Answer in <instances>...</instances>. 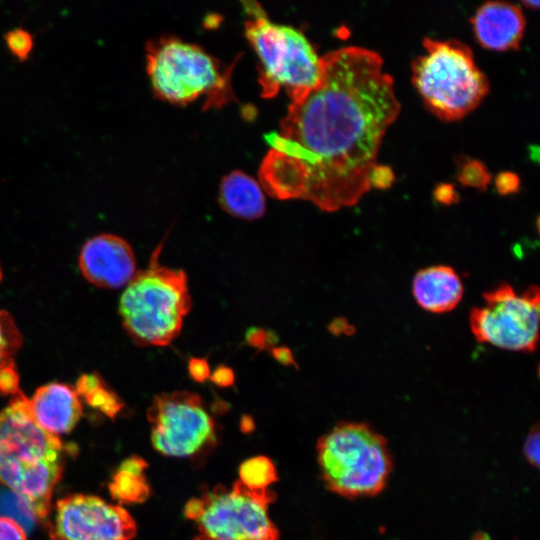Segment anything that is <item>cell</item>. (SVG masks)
I'll list each match as a JSON object with an SVG mask.
<instances>
[{"label": "cell", "instance_id": "obj_16", "mask_svg": "<svg viewBox=\"0 0 540 540\" xmlns=\"http://www.w3.org/2000/svg\"><path fill=\"white\" fill-rule=\"evenodd\" d=\"M218 200L227 213L246 220L259 219L266 210L261 184L241 170H233L221 179Z\"/></svg>", "mask_w": 540, "mask_h": 540}, {"label": "cell", "instance_id": "obj_29", "mask_svg": "<svg viewBox=\"0 0 540 540\" xmlns=\"http://www.w3.org/2000/svg\"><path fill=\"white\" fill-rule=\"evenodd\" d=\"M435 199L445 205H451L458 200V195L451 184H440L434 191Z\"/></svg>", "mask_w": 540, "mask_h": 540}, {"label": "cell", "instance_id": "obj_24", "mask_svg": "<svg viewBox=\"0 0 540 540\" xmlns=\"http://www.w3.org/2000/svg\"><path fill=\"white\" fill-rule=\"evenodd\" d=\"M18 390H20L19 376L12 361L0 369V392L13 395Z\"/></svg>", "mask_w": 540, "mask_h": 540}, {"label": "cell", "instance_id": "obj_20", "mask_svg": "<svg viewBox=\"0 0 540 540\" xmlns=\"http://www.w3.org/2000/svg\"><path fill=\"white\" fill-rule=\"evenodd\" d=\"M22 342L21 333L12 316L0 310V369L13 361Z\"/></svg>", "mask_w": 540, "mask_h": 540}, {"label": "cell", "instance_id": "obj_4", "mask_svg": "<svg viewBox=\"0 0 540 540\" xmlns=\"http://www.w3.org/2000/svg\"><path fill=\"white\" fill-rule=\"evenodd\" d=\"M245 36L260 60L261 96L272 98L284 87L291 102L316 87L321 58L298 29L272 22L256 1H244Z\"/></svg>", "mask_w": 540, "mask_h": 540}, {"label": "cell", "instance_id": "obj_31", "mask_svg": "<svg viewBox=\"0 0 540 540\" xmlns=\"http://www.w3.org/2000/svg\"><path fill=\"white\" fill-rule=\"evenodd\" d=\"M247 339L251 345L263 348L271 342L272 336H269V333L262 329H252L247 334Z\"/></svg>", "mask_w": 540, "mask_h": 540}, {"label": "cell", "instance_id": "obj_28", "mask_svg": "<svg viewBox=\"0 0 540 540\" xmlns=\"http://www.w3.org/2000/svg\"><path fill=\"white\" fill-rule=\"evenodd\" d=\"M190 376L195 380L202 382L210 376L209 365L206 360L200 358H192L188 364Z\"/></svg>", "mask_w": 540, "mask_h": 540}, {"label": "cell", "instance_id": "obj_18", "mask_svg": "<svg viewBox=\"0 0 540 540\" xmlns=\"http://www.w3.org/2000/svg\"><path fill=\"white\" fill-rule=\"evenodd\" d=\"M79 397L93 408L109 417H114L122 409L123 403L101 377L95 374L82 375L75 387Z\"/></svg>", "mask_w": 540, "mask_h": 540}, {"label": "cell", "instance_id": "obj_21", "mask_svg": "<svg viewBox=\"0 0 540 540\" xmlns=\"http://www.w3.org/2000/svg\"><path fill=\"white\" fill-rule=\"evenodd\" d=\"M10 53L21 61L26 60L34 46L33 35L23 28H13L4 35Z\"/></svg>", "mask_w": 540, "mask_h": 540}, {"label": "cell", "instance_id": "obj_19", "mask_svg": "<svg viewBox=\"0 0 540 540\" xmlns=\"http://www.w3.org/2000/svg\"><path fill=\"white\" fill-rule=\"evenodd\" d=\"M240 481L252 489H266L277 480V473L272 461L265 456L246 460L239 469Z\"/></svg>", "mask_w": 540, "mask_h": 540}, {"label": "cell", "instance_id": "obj_5", "mask_svg": "<svg viewBox=\"0 0 540 540\" xmlns=\"http://www.w3.org/2000/svg\"><path fill=\"white\" fill-rule=\"evenodd\" d=\"M191 304L185 272L159 265L154 256L126 285L119 313L138 345L166 346L180 334Z\"/></svg>", "mask_w": 540, "mask_h": 540}, {"label": "cell", "instance_id": "obj_23", "mask_svg": "<svg viewBox=\"0 0 540 540\" xmlns=\"http://www.w3.org/2000/svg\"><path fill=\"white\" fill-rule=\"evenodd\" d=\"M523 454L530 465L538 467L540 456V432L538 424L533 426L526 435L523 444Z\"/></svg>", "mask_w": 540, "mask_h": 540}, {"label": "cell", "instance_id": "obj_7", "mask_svg": "<svg viewBox=\"0 0 540 540\" xmlns=\"http://www.w3.org/2000/svg\"><path fill=\"white\" fill-rule=\"evenodd\" d=\"M425 53L412 64V83L427 108L444 121L473 111L489 91L486 75L473 52L458 40H423Z\"/></svg>", "mask_w": 540, "mask_h": 540}, {"label": "cell", "instance_id": "obj_22", "mask_svg": "<svg viewBox=\"0 0 540 540\" xmlns=\"http://www.w3.org/2000/svg\"><path fill=\"white\" fill-rule=\"evenodd\" d=\"M458 180L464 186L485 189L488 186L491 177L482 162L478 160H469L460 169Z\"/></svg>", "mask_w": 540, "mask_h": 540}, {"label": "cell", "instance_id": "obj_1", "mask_svg": "<svg viewBox=\"0 0 540 540\" xmlns=\"http://www.w3.org/2000/svg\"><path fill=\"white\" fill-rule=\"evenodd\" d=\"M320 58L318 85L291 102L279 130L265 135L269 151L259 178L274 198L334 212L370 190L369 174L400 103L378 53L349 46Z\"/></svg>", "mask_w": 540, "mask_h": 540}, {"label": "cell", "instance_id": "obj_32", "mask_svg": "<svg viewBox=\"0 0 540 540\" xmlns=\"http://www.w3.org/2000/svg\"><path fill=\"white\" fill-rule=\"evenodd\" d=\"M273 356L284 365H291L294 362L291 351L286 347L274 348Z\"/></svg>", "mask_w": 540, "mask_h": 540}, {"label": "cell", "instance_id": "obj_17", "mask_svg": "<svg viewBox=\"0 0 540 540\" xmlns=\"http://www.w3.org/2000/svg\"><path fill=\"white\" fill-rule=\"evenodd\" d=\"M147 464L138 457L123 462L110 483L111 494L122 502H142L149 495V486L143 474Z\"/></svg>", "mask_w": 540, "mask_h": 540}, {"label": "cell", "instance_id": "obj_10", "mask_svg": "<svg viewBox=\"0 0 540 540\" xmlns=\"http://www.w3.org/2000/svg\"><path fill=\"white\" fill-rule=\"evenodd\" d=\"M147 418L152 444L165 456H193L216 441L215 422L195 393L174 391L156 395Z\"/></svg>", "mask_w": 540, "mask_h": 540}, {"label": "cell", "instance_id": "obj_27", "mask_svg": "<svg viewBox=\"0 0 540 540\" xmlns=\"http://www.w3.org/2000/svg\"><path fill=\"white\" fill-rule=\"evenodd\" d=\"M495 185L500 194L507 195L515 193L518 190L520 180L519 177L512 172H502L497 176Z\"/></svg>", "mask_w": 540, "mask_h": 540}, {"label": "cell", "instance_id": "obj_2", "mask_svg": "<svg viewBox=\"0 0 540 540\" xmlns=\"http://www.w3.org/2000/svg\"><path fill=\"white\" fill-rule=\"evenodd\" d=\"M65 458L60 438L33 420L28 398L18 390L0 413V483L37 520L46 521L49 516Z\"/></svg>", "mask_w": 540, "mask_h": 540}, {"label": "cell", "instance_id": "obj_26", "mask_svg": "<svg viewBox=\"0 0 540 540\" xmlns=\"http://www.w3.org/2000/svg\"><path fill=\"white\" fill-rule=\"evenodd\" d=\"M370 189H386L390 187L394 181V173L390 167L376 164L369 174Z\"/></svg>", "mask_w": 540, "mask_h": 540}, {"label": "cell", "instance_id": "obj_13", "mask_svg": "<svg viewBox=\"0 0 540 540\" xmlns=\"http://www.w3.org/2000/svg\"><path fill=\"white\" fill-rule=\"evenodd\" d=\"M471 23L478 43L495 51L518 49L525 29L520 7L500 1H487L481 5Z\"/></svg>", "mask_w": 540, "mask_h": 540}, {"label": "cell", "instance_id": "obj_25", "mask_svg": "<svg viewBox=\"0 0 540 540\" xmlns=\"http://www.w3.org/2000/svg\"><path fill=\"white\" fill-rule=\"evenodd\" d=\"M0 540H27V537L18 521L8 516H0Z\"/></svg>", "mask_w": 540, "mask_h": 540}, {"label": "cell", "instance_id": "obj_8", "mask_svg": "<svg viewBox=\"0 0 540 540\" xmlns=\"http://www.w3.org/2000/svg\"><path fill=\"white\" fill-rule=\"evenodd\" d=\"M483 304L469 313L470 330L479 343L531 353L539 339L540 291L531 285L517 292L501 282L482 295Z\"/></svg>", "mask_w": 540, "mask_h": 540}, {"label": "cell", "instance_id": "obj_30", "mask_svg": "<svg viewBox=\"0 0 540 540\" xmlns=\"http://www.w3.org/2000/svg\"><path fill=\"white\" fill-rule=\"evenodd\" d=\"M211 380L220 387L230 386L234 381V373L230 368L218 367L211 375Z\"/></svg>", "mask_w": 540, "mask_h": 540}, {"label": "cell", "instance_id": "obj_35", "mask_svg": "<svg viewBox=\"0 0 540 540\" xmlns=\"http://www.w3.org/2000/svg\"><path fill=\"white\" fill-rule=\"evenodd\" d=\"M194 540H210V539H208V538L201 535V536L195 538Z\"/></svg>", "mask_w": 540, "mask_h": 540}, {"label": "cell", "instance_id": "obj_33", "mask_svg": "<svg viewBox=\"0 0 540 540\" xmlns=\"http://www.w3.org/2000/svg\"><path fill=\"white\" fill-rule=\"evenodd\" d=\"M331 330L333 333H337V334H343V333H349V329H352L354 330L353 326H350V324L344 320V319H338V320H335L332 324H331Z\"/></svg>", "mask_w": 540, "mask_h": 540}, {"label": "cell", "instance_id": "obj_11", "mask_svg": "<svg viewBox=\"0 0 540 540\" xmlns=\"http://www.w3.org/2000/svg\"><path fill=\"white\" fill-rule=\"evenodd\" d=\"M135 534V521L124 508L86 494L58 500L49 524L52 540H131Z\"/></svg>", "mask_w": 540, "mask_h": 540}, {"label": "cell", "instance_id": "obj_34", "mask_svg": "<svg viewBox=\"0 0 540 540\" xmlns=\"http://www.w3.org/2000/svg\"><path fill=\"white\" fill-rule=\"evenodd\" d=\"M522 4L526 7V8H530V9H536L539 7V1H523Z\"/></svg>", "mask_w": 540, "mask_h": 540}, {"label": "cell", "instance_id": "obj_3", "mask_svg": "<svg viewBox=\"0 0 540 540\" xmlns=\"http://www.w3.org/2000/svg\"><path fill=\"white\" fill-rule=\"evenodd\" d=\"M317 461L325 486L348 499L380 494L393 468L386 438L363 422H342L324 434Z\"/></svg>", "mask_w": 540, "mask_h": 540}, {"label": "cell", "instance_id": "obj_12", "mask_svg": "<svg viewBox=\"0 0 540 540\" xmlns=\"http://www.w3.org/2000/svg\"><path fill=\"white\" fill-rule=\"evenodd\" d=\"M81 273L93 285L117 289L127 285L136 274V260L129 243L114 234L89 239L79 255Z\"/></svg>", "mask_w": 540, "mask_h": 540}, {"label": "cell", "instance_id": "obj_15", "mask_svg": "<svg viewBox=\"0 0 540 540\" xmlns=\"http://www.w3.org/2000/svg\"><path fill=\"white\" fill-rule=\"evenodd\" d=\"M412 294L422 309L442 314L458 306L463 298L464 286L453 267L432 265L420 269L414 275Z\"/></svg>", "mask_w": 540, "mask_h": 540}, {"label": "cell", "instance_id": "obj_6", "mask_svg": "<svg viewBox=\"0 0 540 540\" xmlns=\"http://www.w3.org/2000/svg\"><path fill=\"white\" fill-rule=\"evenodd\" d=\"M145 50L147 74L158 98L184 105L206 95L205 109L234 99V64L223 70L203 48L173 36L150 40Z\"/></svg>", "mask_w": 540, "mask_h": 540}, {"label": "cell", "instance_id": "obj_9", "mask_svg": "<svg viewBox=\"0 0 540 540\" xmlns=\"http://www.w3.org/2000/svg\"><path fill=\"white\" fill-rule=\"evenodd\" d=\"M275 494L252 489L240 480L231 488L217 486L198 498L197 522L210 540H278L279 533L267 514Z\"/></svg>", "mask_w": 540, "mask_h": 540}, {"label": "cell", "instance_id": "obj_14", "mask_svg": "<svg viewBox=\"0 0 540 540\" xmlns=\"http://www.w3.org/2000/svg\"><path fill=\"white\" fill-rule=\"evenodd\" d=\"M28 408L33 420L56 436L70 432L83 412L76 389L63 383L39 387L32 398H28Z\"/></svg>", "mask_w": 540, "mask_h": 540}]
</instances>
